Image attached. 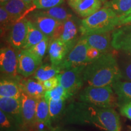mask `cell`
Wrapping results in <instances>:
<instances>
[{
  "mask_svg": "<svg viewBox=\"0 0 131 131\" xmlns=\"http://www.w3.org/2000/svg\"><path fill=\"white\" fill-rule=\"evenodd\" d=\"M121 114L131 120V101L119 106Z\"/></svg>",
  "mask_w": 131,
  "mask_h": 131,
  "instance_id": "cell-36",
  "label": "cell"
},
{
  "mask_svg": "<svg viewBox=\"0 0 131 131\" xmlns=\"http://www.w3.org/2000/svg\"><path fill=\"white\" fill-rule=\"evenodd\" d=\"M9 1L10 0H0V4H1V6H4L6 3L9 2Z\"/></svg>",
  "mask_w": 131,
  "mask_h": 131,
  "instance_id": "cell-38",
  "label": "cell"
},
{
  "mask_svg": "<svg viewBox=\"0 0 131 131\" xmlns=\"http://www.w3.org/2000/svg\"><path fill=\"white\" fill-rule=\"evenodd\" d=\"M44 96L47 100H66L67 99L71 97L68 91L60 84L54 89L50 91H46Z\"/></svg>",
  "mask_w": 131,
  "mask_h": 131,
  "instance_id": "cell-31",
  "label": "cell"
},
{
  "mask_svg": "<svg viewBox=\"0 0 131 131\" xmlns=\"http://www.w3.org/2000/svg\"><path fill=\"white\" fill-rule=\"evenodd\" d=\"M66 123L88 124L107 131H121L118 113L112 107H101L83 101L71 103L63 115Z\"/></svg>",
  "mask_w": 131,
  "mask_h": 131,
  "instance_id": "cell-1",
  "label": "cell"
},
{
  "mask_svg": "<svg viewBox=\"0 0 131 131\" xmlns=\"http://www.w3.org/2000/svg\"><path fill=\"white\" fill-rule=\"evenodd\" d=\"M38 11L41 14L51 17L60 22H63L73 16L71 13L61 6H55L47 9L38 10Z\"/></svg>",
  "mask_w": 131,
  "mask_h": 131,
  "instance_id": "cell-26",
  "label": "cell"
},
{
  "mask_svg": "<svg viewBox=\"0 0 131 131\" xmlns=\"http://www.w3.org/2000/svg\"><path fill=\"white\" fill-rule=\"evenodd\" d=\"M61 70L59 66H56L52 64H41L34 73V79L42 83L43 81L57 76L61 73Z\"/></svg>",
  "mask_w": 131,
  "mask_h": 131,
  "instance_id": "cell-23",
  "label": "cell"
},
{
  "mask_svg": "<svg viewBox=\"0 0 131 131\" xmlns=\"http://www.w3.org/2000/svg\"><path fill=\"white\" fill-rule=\"evenodd\" d=\"M0 109L12 117L17 123L22 130H24L20 99L0 97Z\"/></svg>",
  "mask_w": 131,
  "mask_h": 131,
  "instance_id": "cell-15",
  "label": "cell"
},
{
  "mask_svg": "<svg viewBox=\"0 0 131 131\" xmlns=\"http://www.w3.org/2000/svg\"><path fill=\"white\" fill-rule=\"evenodd\" d=\"M41 83L46 91H50V90L54 89L57 86H58V85L59 84L58 75L53 78H51L50 79L46 80V81H43Z\"/></svg>",
  "mask_w": 131,
  "mask_h": 131,
  "instance_id": "cell-35",
  "label": "cell"
},
{
  "mask_svg": "<svg viewBox=\"0 0 131 131\" xmlns=\"http://www.w3.org/2000/svg\"><path fill=\"white\" fill-rule=\"evenodd\" d=\"M78 100L101 107L114 108L115 98L111 86L96 87L88 86L80 92Z\"/></svg>",
  "mask_w": 131,
  "mask_h": 131,
  "instance_id": "cell-4",
  "label": "cell"
},
{
  "mask_svg": "<svg viewBox=\"0 0 131 131\" xmlns=\"http://www.w3.org/2000/svg\"><path fill=\"white\" fill-rule=\"evenodd\" d=\"M28 20L32 22L36 27L50 40L53 37L55 30L61 23L51 17L41 14L38 11H35L32 14L30 19Z\"/></svg>",
  "mask_w": 131,
  "mask_h": 131,
  "instance_id": "cell-14",
  "label": "cell"
},
{
  "mask_svg": "<svg viewBox=\"0 0 131 131\" xmlns=\"http://www.w3.org/2000/svg\"><path fill=\"white\" fill-rule=\"evenodd\" d=\"M20 84L22 91L36 99L45 96L46 91L41 82L31 78H21Z\"/></svg>",
  "mask_w": 131,
  "mask_h": 131,
  "instance_id": "cell-20",
  "label": "cell"
},
{
  "mask_svg": "<svg viewBox=\"0 0 131 131\" xmlns=\"http://www.w3.org/2000/svg\"><path fill=\"white\" fill-rule=\"evenodd\" d=\"M104 6L111 8L118 16H121L131 11V0H111Z\"/></svg>",
  "mask_w": 131,
  "mask_h": 131,
  "instance_id": "cell-27",
  "label": "cell"
},
{
  "mask_svg": "<svg viewBox=\"0 0 131 131\" xmlns=\"http://www.w3.org/2000/svg\"><path fill=\"white\" fill-rule=\"evenodd\" d=\"M0 129L1 131H22L15 121L0 110Z\"/></svg>",
  "mask_w": 131,
  "mask_h": 131,
  "instance_id": "cell-29",
  "label": "cell"
},
{
  "mask_svg": "<svg viewBox=\"0 0 131 131\" xmlns=\"http://www.w3.org/2000/svg\"><path fill=\"white\" fill-rule=\"evenodd\" d=\"M131 23V11L124 15L119 16V27Z\"/></svg>",
  "mask_w": 131,
  "mask_h": 131,
  "instance_id": "cell-37",
  "label": "cell"
},
{
  "mask_svg": "<svg viewBox=\"0 0 131 131\" xmlns=\"http://www.w3.org/2000/svg\"><path fill=\"white\" fill-rule=\"evenodd\" d=\"M70 8L80 16L87 18L100 9L101 0H67Z\"/></svg>",
  "mask_w": 131,
  "mask_h": 131,
  "instance_id": "cell-16",
  "label": "cell"
},
{
  "mask_svg": "<svg viewBox=\"0 0 131 131\" xmlns=\"http://www.w3.org/2000/svg\"><path fill=\"white\" fill-rule=\"evenodd\" d=\"M101 1H102V2H103V3H104V2H106V1H107V0H101Z\"/></svg>",
  "mask_w": 131,
  "mask_h": 131,
  "instance_id": "cell-40",
  "label": "cell"
},
{
  "mask_svg": "<svg viewBox=\"0 0 131 131\" xmlns=\"http://www.w3.org/2000/svg\"><path fill=\"white\" fill-rule=\"evenodd\" d=\"M80 24L74 16L60 23L50 40H59L66 42L77 41L80 32Z\"/></svg>",
  "mask_w": 131,
  "mask_h": 131,
  "instance_id": "cell-9",
  "label": "cell"
},
{
  "mask_svg": "<svg viewBox=\"0 0 131 131\" xmlns=\"http://www.w3.org/2000/svg\"><path fill=\"white\" fill-rule=\"evenodd\" d=\"M28 19L23 18L15 21L8 35V42L11 46L19 50L23 49L26 41Z\"/></svg>",
  "mask_w": 131,
  "mask_h": 131,
  "instance_id": "cell-10",
  "label": "cell"
},
{
  "mask_svg": "<svg viewBox=\"0 0 131 131\" xmlns=\"http://www.w3.org/2000/svg\"><path fill=\"white\" fill-rule=\"evenodd\" d=\"M112 46L116 50L131 53V23L119 26L113 31Z\"/></svg>",
  "mask_w": 131,
  "mask_h": 131,
  "instance_id": "cell-13",
  "label": "cell"
},
{
  "mask_svg": "<svg viewBox=\"0 0 131 131\" xmlns=\"http://www.w3.org/2000/svg\"><path fill=\"white\" fill-rule=\"evenodd\" d=\"M84 82L89 86H111L122 80L117 58L111 52L103 53L97 60L86 66L83 73Z\"/></svg>",
  "mask_w": 131,
  "mask_h": 131,
  "instance_id": "cell-2",
  "label": "cell"
},
{
  "mask_svg": "<svg viewBox=\"0 0 131 131\" xmlns=\"http://www.w3.org/2000/svg\"><path fill=\"white\" fill-rule=\"evenodd\" d=\"M49 42H50V39L48 37H45L41 41L37 44V45L31 47L28 50L38 58L42 60L44 56L45 55L46 52L48 49Z\"/></svg>",
  "mask_w": 131,
  "mask_h": 131,
  "instance_id": "cell-32",
  "label": "cell"
},
{
  "mask_svg": "<svg viewBox=\"0 0 131 131\" xmlns=\"http://www.w3.org/2000/svg\"><path fill=\"white\" fill-rule=\"evenodd\" d=\"M46 36L44 35L35 25L28 20L27 34L25 45L23 49H29L43 40Z\"/></svg>",
  "mask_w": 131,
  "mask_h": 131,
  "instance_id": "cell-25",
  "label": "cell"
},
{
  "mask_svg": "<svg viewBox=\"0 0 131 131\" xmlns=\"http://www.w3.org/2000/svg\"><path fill=\"white\" fill-rule=\"evenodd\" d=\"M21 111L24 123V129L32 127L37 123L36 109L37 99L31 97L24 92H21Z\"/></svg>",
  "mask_w": 131,
  "mask_h": 131,
  "instance_id": "cell-12",
  "label": "cell"
},
{
  "mask_svg": "<svg viewBox=\"0 0 131 131\" xmlns=\"http://www.w3.org/2000/svg\"><path fill=\"white\" fill-rule=\"evenodd\" d=\"M15 21L12 19L6 9L3 6L0 7V25H1V37H4L9 33Z\"/></svg>",
  "mask_w": 131,
  "mask_h": 131,
  "instance_id": "cell-30",
  "label": "cell"
},
{
  "mask_svg": "<svg viewBox=\"0 0 131 131\" xmlns=\"http://www.w3.org/2000/svg\"><path fill=\"white\" fill-rule=\"evenodd\" d=\"M49 114L50 121L55 120L63 116L66 109V100H49Z\"/></svg>",
  "mask_w": 131,
  "mask_h": 131,
  "instance_id": "cell-28",
  "label": "cell"
},
{
  "mask_svg": "<svg viewBox=\"0 0 131 131\" xmlns=\"http://www.w3.org/2000/svg\"><path fill=\"white\" fill-rule=\"evenodd\" d=\"M17 50L9 45L0 50V70L3 77H16L18 76Z\"/></svg>",
  "mask_w": 131,
  "mask_h": 131,
  "instance_id": "cell-7",
  "label": "cell"
},
{
  "mask_svg": "<svg viewBox=\"0 0 131 131\" xmlns=\"http://www.w3.org/2000/svg\"><path fill=\"white\" fill-rule=\"evenodd\" d=\"M117 60L122 79L131 82V53L120 51Z\"/></svg>",
  "mask_w": 131,
  "mask_h": 131,
  "instance_id": "cell-24",
  "label": "cell"
},
{
  "mask_svg": "<svg viewBox=\"0 0 131 131\" xmlns=\"http://www.w3.org/2000/svg\"><path fill=\"white\" fill-rule=\"evenodd\" d=\"M23 1H24L27 3H28L29 4L33 5V3H34V1H35V0H23Z\"/></svg>",
  "mask_w": 131,
  "mask_h": 131,
  "instance_id": "cell-39",
  "label": "cell"
},
{
  "mask_svg": "<svg viewBox=\"0 0 131 131\" xmlns=\"http://www.w3.org/2000/svg\"><path fill=\"white\" fill-rule=\"evenodd\" d=\"M119 27V16L111 8L104 6L94 14L80 21L81 35L107 33Z\"/></svg>",
  "mask_w": 131,
  "mask_h": 131,
  "instance_id": "cell-3",
  "label": "cell"
},
{
  "mask_svg": "<svg viewBox=\"0 0 131 131\" xmlns=\"http://www.w3.org/2000/svg\"><path fill=\"white\" fill-rule=\"evenodd\" d=\"M3 7L9 13L14 21L23 18V16L30 10L33 5L29 4L23 0H10L9 2L6 3Z\"/></svg>",
  "mask_w": 131,
  "mask_h": 131,
  "instance_id": "cell-19",
  "label": "cell"
},
{
  "mask_svg": "<svg viewBox=\"0 0 131 131\" xmlns=\"http://www.w3.org/2000/svg\"><path fill=\"white\" fill-rule=\"evenodd\" d=\"M18 73L24 78L34 75L42 63V60L29 51L21 49L18 52Z\"/></svg>",
  "mask_w": 131,
  "mask_h": 131,
  "instance_id": "cell-8",
  "label": "cell"
},
{
  "mask_svg": "<svg viewBox=\"0 0 131 131\" xmlns=\"http://www.w3.org/2000/svg\"><path fill=\"white\" fill-rule=\"evenodd\" d=\"M89 47V46L87 43L86 39L83 36H81L76 45L70 50L64 61L59 66L61 71L74 67L88 64L87 52Z\"/></svg>",
  "mask_w": 131,
  "mask_h": 131,
  "instance_id": "cell-6",
  "label": "cell"
},
{
  "mask_svg": "<svg viewBox=\"0 0 131 131\" xmlns=\"http://www.w3.org/2000/svg\"><path fill=\"white\" fill-rule=\"evenodd\" d=\"M90 47L98 49L102 53L110 52L112 46V34L110 32L82 35Z\"/></svg>",
  "mask_w": 131,
  "mask_h": 131,
  "instance_id": "cell-18",
  "label": "cell"
},
{
  "mask_svg": "<svg viewBox=\"0 0 131 131\" xmlns=\"http://www.w3.org/2000/svg\"><path fill=\"white\" fill-rule=\"evenodd\" d=\"M36 119L38 123L49 126L51 123L50 114H49V102L45 98V96L37 99Z\"/></svg>",
  "mask_w": 131,
  "mask_h": 131,
  "instance_id": "cell-22",
  "label": "cell"
},
{
  "mask_svg": "<svg viewBox=\"0 0 131 131\" xmlns=\"http://www.w3.org/2000/svg\"><path fill=\"white\" fill-rule=\"evenodd\" d=\"M87 64L69 69L58 74L59 84L61 85L71 96L76 94L84 83L83 73Z\"/></svg>",
  "mask_w": 131,
  "mask_h": 131,
  "instance_id": "cell-5",
  "label": "cell"
},
{
  "mask_svg": "<svg viewBox=\"0 0 131 131\" xmlns=\"http://www.w3.org/2000/svg\"><path fill=\"white\" fill-rule=\"evenodd\" d=\"M21 78L1 77L0 81V97L20 99L22 89L20 84Z\"/></svg>",
  "mask_w": 131,
  "mask_h": 131,
  "instance_id": "cell-17",
  "label": "cell"
},
{
  "mask_svg": "<svg viewBox=\"0 0 131 131\" xmlns=\"http://www.w3.org/2000/svg\"><path fill=\"white\" fill-rule=\"evenodd\" d=\"M112 87L117 95L119 106L131 101V82L119 80L113 83Z\"/></svg>",
  "mask_w": 131,
  "mask_h": 131,
  "instance_id": "cell-21",
  "label": "cell"
},
{
  "mask_svg": "<svg viewBox=\"0 0 131 131\" xmlns=\"http://www.w3.org/2000/svg\"><path fill=\"white\" fill-rule=\"evenodd\" d=\"M63 1L64 0H35L33 3V6L35 9L38 10L47 9L60 6Z\"/></svg>",
  "mask_w": 131,
  "mask_h": 131,
  "instance_id": "cell-33",
  "label": "cell"
},
{
  "mask_svg": "<svg viewBox=\"0 0 131 131\" xmlns=\"http://www.w3.org/2000/svg\"><path fill=\"white\" fill-rule=\"evenodd\" d=\"M77 41L66 42L59 40H50L48 53L52 64L59 66Z\"/></svg>",
  "mask_w": 131,
  "mask_h": 131,
  "instance_id": "cell-11",
  "label": "cell"
},
{
  "mask_svg": "<svg viewBox=\"0 0 131 131\" xmlns=\"http://www.w3.org/2000/svg\"><path fill=\"white\" fill-rule=\"evenodd\" d=\"M102 54L98 49L89 46L87 52V62L89 64L91 62L94 61L95 60H97Z\"/></svg>",
  "mask_w": 131,
  "mask_h": 131,
  "instance_id": "cell-34",
  "label": "cell"
}]
</instances>
